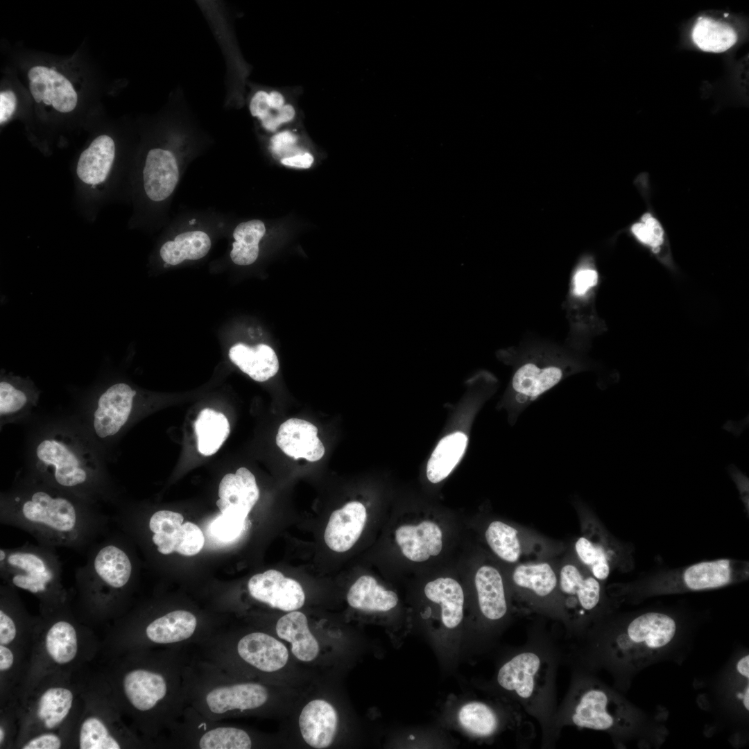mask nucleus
Listing matches in <instances>:
<instances>
[{"label":"nucleus","instance_id":"1","mask_svg":"<svg viewBox=\"0 0 749 749\" xmlns=\"http://www.w3.org/2000/svg\"><path fill=\"white\" fill-rule=\"evenodd\" d=\"M190 647L127 651L117 677L119 704L149 741L166 746L188 705L184 669Z\"/></svg>","mask_w":749,"mask_h":749},{"label":"nucleus","instance_id":"2","mask_svg":"<svg viewBox=\"0 0 749 749\" xmlns=\"http://www.w3.org/2000/svg\"><path fill=\"white\" fill-rule=\"evenodd\" d=\"M1 523L21 529L38 544L76 549L85 548L103 533L102 516L64 493L50 488L22 491L3 501Z\"/></svg>","mask_w":749,"mask_h":749},{"label":"nucleus","instance_id":"3","mask_svg":"<svg viewBox=\"0 0 749 749\" xmlns=\"http://www.w3.org/2000/svg\"><path fill=\"white\" fill-rule=\"evenodd\" d=\"M0 574L8 586L36 596L46 614L61 609L67 601L61 562L55 548L40 544L1 548Z\"/></svg>","mask_w":749,"mask_h":749},{"label":"nucleus","instance_id":"4","mask_svg":"<svg viewBox=\"0 0 749 749\" xmlns=\"http://www.w3.org/2000/svg\"><path fill=\"white\" fill-rule=\"evenodd\" d=\"M553 718L560 725L610 732L625 730L631 724L628 707L620 697L580 674Z\"/></svg>","mask_w":749,"mask_h":749},{"label":"nucleus","instance_id":"5","mask_svg":"<svg viewBox=\"0 0 749 749\" xmlns=\"http://www.w3.org/2000/svg\"><path fill=\"white\" fill-rule=\"evenodd\" d=\"M545 653L537 648L522 651L499 669L497 680L512 693L528 713L548 725L551 705L552 667Z\"/></svg>","mask_w":749,"mask_h":749},{"label":"nucleus","instance_id":"6","mask_svg":"<svg viewBox=\"0 0 749 749\" xmlns=\"http://www.w3.org/2000/svg\"><path fill=\"white\" fill-rule=\"evenodd\" d=\"M37 467L59 488L83 490L96 484L97 465L90 451L71 436L57 433L37 446Z\"/></svg>","mask_w":749,"mask_h":749},{"label":"nucleus","instance_id":"7","mask_svg":"<svg viewBox=\"0 0 749 749\" xmlns=\"http://www.w3.org/2000/svg\"><path fill=\"white\" fill-rule=\"evenodd\" d=\"M132 570L127 553L107 540L94 547L76 573L80 594L95 610L108 609L116 593L128 583Z\"/></svg>","mask_w":749,"mask_h":749},{"label":"nucleus","instance_id":"8","mask_svg":"<svg viewBox=\"0 0 749 749\" xmlns=\"http://www.w3.org/2000/svg\"><path fill=\"white\" fill-rule=\"evenodd\" d=\"M676 631V623L671 616L657 612L644 613L611 638L610 654L621 664L639 666L666 648Z\"/></svg>","mask_w":749,"mask_h":749},{"label":"nucleus","instance_id":"9","mask_svg":"<svg viewBox=\"0 0 749 749\" xmlns=\"http://www.w3.org/2000/svg\"><path fill=\"white\" fill-rule=\"evenodd\" d=\"M212 633L200 628L198 617L192 611L178 608L129 630L121 642L127 651L195 647Z\"/></svg>","mask_w":749,"mask_h":749},{"label":"nucleus","instance_id":"10","mask_svg":"<svg viewBox=\"0 0 749 749\" xmlns=\"http://www.w3.org/2000/svg\"><path fill=\"white\" fill-rule=\"evenodd\" d=\"M166 746L193 749H250V734L244 729L207 718L187 705Z\"/></svg>","mask_w":749,"mask_h":749},{"label":"nucleus","instance_id":"11","mask_svg":"<svg viewBox=\"0 0 749 749\" xmlns=\"http://www.w3.org/2000/svg\"><path fill=\"white\" fill-rule=\"evenodd\" d=\"M558 592L562 613L576 619L595 610L601 599L600 580L572 562L564 563L558 571Z\"/></svg>","mask_w":749,"mask_h":749},{"label":"nucleus","instance_id":"12","mask_svg":"<svg viewBox=\"0 0 749 749\" xmlns=\"http://www.w3.org/2000/svg\"><path fill=\"white\" fill-rule=\"evenodd\" d=\"M512 579L522 597L533 607L545 609L556 603L562 609L558 571L551 563L545 561L520 563L514 569Z\"/></svg>","mask_w":749,"mask_h":749},{"label":"nucleus","instance_id":"13","mask_svg":"<svg viewBox=\"0 0 749 749\" xmlns=\"http://www.w3.org/2000/svg\"><path fill=\"white\" fill-rule=\"evenodd\" d=\"M248 587L252 598L273 608L291 612L304 603L305 594L301 585L275 569L254 575Z\"/></svg>","mask_w":749,"mask_h":749},{"label":"nucleus","instance_id":"14","mask_svg":"<svg viewBox=\"0 0 749 749\" xmlns=\"http://www.w3.org/2000/svg\"><path fill=\"white\" fill-rule=\"evenodd\" d=\"M136 391L125 383L107 388L98 397L93 416L96 435L105 438L117 433L128 421Z\"/></svg>","mask_w":749,"mask_h":749},{"label":"nucleus","instance_id":"15","mask_svg":"<svg viewBox=\"0 0 749 749\" xmlns=\"http://www.w3.org/2000/svg\"><path fill=\"white\" fill-rule=\"evenodd\" d=\"M562 377L563 370L558 365L528 362L519 366L514 373L511 383L513 406L517 415L556 386Z\"/></svg>","mask_w":749,"mask_h":749},{"label":"nucleus","instance_id":"16","mask_svg":"<svg viewBox=\"0 0 749 749\" xmlns=\"http://www.w3.org/2000/svg\"><path fill=\"white\" fill-rule=\"evenodd\" d=\"M318 429L312 423L291 418L283 422L276 436L277 445L288 456L314 462L325 454V447L317 436Z\"/></svg>","mask_w":749,"mask_h":749},{"label":"nucleus","instance_id":"17","mask_svg":"<svg viewBox=\"0 0 749 749\" xmlns=\"http://www.w3.org/2000/svg\"><path fill=\"white\" fill-rule=\"evenodd\" d=\"M366 519V509L359 501L349 502L334 510L325 531L326 544L336 552L348 551L361 536Z\"/></svg>","mask_w":749,"mask_h":749},{"label":"nucleus","instance_id":"18","mask_svg":"<svg viewBox=\"0 0 749 749\" xmlns=\"http://www.w3.org/2000/svg\"><path fill=\"white\" fill-rule=\"evenodd\" d=\"M338 718L334 707L328 702L317 699L307 703L299 717L302 738L310 746L326 748L335 737Z\"/></svg>","mask_w":749,"mask_h":749},{"label":"nucleus","instance_id":"19","mask_svg":"<svg viewBox=\"0 0 749 749\" xmlns=\"http://www.w3.org/2000/svg\"><path fill=\"white\" fill-rule=\"evenodd\" d=\"M143 179L146 193L150 200L158 202L168 198L179 179L178 166L173 154L162 148L149 150Z\"/></svg>","mask_w":749,"mask_h":749},{"label":"nucleus","instance_id":"20","mask_svg":"<svg viewBox=\"0 0 749 749\" xmlns=\"http://www.w3.org/2000/svg\"><path fill=\"white\" fill-rule=\"evenodd\" d=\"M216 505L221 512L230 510L248 517L259 497L255 476L246 467L223 476L218 488Z\"/></svg>","mask_w":749,"mask_h":749},{"label":"nucleus","instance_id":"21","mask_svg":"<svg viewBox=\"0 0 749 749\" xmlns=\"http://www.w3.org/2000/svg\"><path fill=\"white\" fill-rule=\"evenodd\" d=\"M395 540L404 556L413 562H424L438 556L442 547V531L431 521L400 526L395 531Z\"/></svg>","mask_w":749,"mask_h":749},{"label":"nucleus","instance_id":"22","mask_svg":"<svg viewBox=\"0 0 749 749\" xmlns=\"http://www.w3.org/2000/svg\"><path fill=\"white\" fill-rule=\"evenodd\" d=\"M78 737L80 749H119L142 745L132 731L115 730L98 715L87 716L83 720Z\"/></svg>","mask_w":749,"mask_h":749},{"label":"nucleus","instance_id":"23","mask_svg":"<svg viewBox=\"0 0 749 749\" xmlns=\"http://www.w3.org/2000/svg\"><path fill=\"white\" fill-rule=\"evenodd\" d=\"M474 584L482 614L491 621L503 618L508 612V602L499 571L492 566L483 565L476 572Z\"/></svg>","mask_w":749,"mask_h":749},{"label":"nucleus","instance_id":"24","mask_svg":"<svg viewBox=\"0 0 749 749\" xmlns=\"http://www.w3.org/2000/svg\"><path fill=\"white\" fill-rule=\"evenodd\" d=\"M75 695L64 686H52L39 694L33 708V716L43 732L60 727L73 708Z\"/></svg>","mask_w":749,"mask_h":749},{"label":"nucleus","instance_id":"25","mask_svg":"<svg viewBox=\"0 0 749 749\" xmlns=\"http://www.w3.org/2000/svg\"><path fill=\"white\" fill-rule=\"evenodd\" d=\"M115 155L113 139L103 135L96 137L80 155L76 173L85 183L92 185L105 180Z\"/></svg>","mask_w":749,"mask_h":749},{"label":"nucleus","instance_id":"26","mask_svg":"<svg viewBox=\"0 0 749 749\" xmlns=\"http://www.w3.org/2000/svg\"><path fill=\"white\" fill-rule=\"evenodd\" d=\"M229 357L242 372L257 381H267L279 370L275 351L265 344L250 347L237 343L230 349Z\"/></svg>","mask_w":749,"mask_h":749},{"label":"nucleus","instance_id":"27","mask_svg":"<svg viewBox=\"0 0 749 749\" xmlns=\"http://www.w3.org/2000/svg\"><path fill=\"white\" fill-rule=\"evenodd\" d=\"M736 562L719 559L696 563L687 567L682 580L691 590H704L721 587L734 582L739 577Z\"/></svg>","mask_w":749,"mask_h":749},{"label":"nucleus","instance_id":"28","mask_svg":"<svg viewBox=\"0 0 749 749\" xmlns=\"http://www.w3.org/2000/svg\"><path fill=\"white\" fill-rule=\"evenodd\" d=\"M277 636L291 644L292 653L300 660L310 662L319 652V644L311 634L306 616L301 612L291 611L282 616L275 626Z\"/></svg>","mask_w":749,"mask_h":749},{"label":"nucleus","instance_id":"29","mask_svg":"<svg viewBox=\"0 0 749 749\" xmlns=\"http://www.w3.org/2000/svg\"><path fill=\"white\" fill-rule=\"evenodd\" d=\"M44 639L46 654L57 664H69L78 654V630L69 619L53 618L46 627Z\"/></svg>","mask_w":749,"mask_h":749},{"label":"nucleus","instance_id":"30","mask_svg":"<svg viewBox=\"0 0 749 749\" xmlns=\"http://www.w3.org/2000/svg\"><path fill=\"white\" fill-rule=\"evenodd\" d=\"M426 596L440 604L441 618L448 628H456L463 617L464 594L460 585L451 578H439L429 582L424 587Z\"/></svg>","mask_w":749,"mask_h":749},{"label":"nucleus","instance_id":"31","mask_svg":"<svg viewBox=\"0 0 749 749\" xmlns=\"http://www.w3.org/2000/svg\"><path fill=\"white\" fill-rule=\"evenodd\" d=\"M467 436L456 432L442 438L433 450L427 465V476L433 483L447 478L463 457L467 445Z\"/></svg>","mask_w":749,"mask_h":749},{"label":"nucleus","instance_id":"32","mask_svg":"<svg viewBox=\"0 0 749 749\" xmlns=\"http://www.w3.org/2000/svg\"><path fill=\"white\" fill-rule=\"evenodd\" d=\"M347 600L356 609L366 611L386 612L398 603L397 595L379 585L370 576H362L350 588Z\"/></svg>","mask_w":749,"mask_h":749},{"label":"nucleus","instance_id":"33","mask_svg":"<svg viewBox=\"0 0 749 749\" xmlns=\"http://www.w3.org/2000/svg\"><path fill=\"white\" fill-rule=\"evenodd\" d=\"M198 451L204 456L215 454L230 432L227 417L212 408L202 410L194 423Z\"/></svg>","mask_w":749,"mask_h":749},{"label":"nucleus","instance_id":"34","mask_svg":"<svg viewBox=\"0 0 749 749\" xmlns=\"http://www.w3.org/2000/svg\"><path fill=\"white\" fill-rule=\"evenodd\" d=\"M210 248L211 240L205 232L190 231L164 243L160 254L166 264L177 265L186 259L196 260L205 257Z\"/></svg>","mask_w":749,"mask_h":749},{"label":"nucleus","instance_id":"35","mask_svg":"<svg viewBox=\"0 0 749 749\" xmlns=\"http://www.w3.org/2000/svg\"><path fill=\"white\" fill-rule=\"evenodd\" d=\"M691 37L700 49L712 53L724 52L737 40V33L731 26L704 17L698 19Z\"/></svg>","mask_w":749,"mask_h":749},{"label":"nucleus","instance_id":"36","mask_svg":"<svg viewBox=\"0 0 749 749\" xmlns=\"http://www.w3.org/2000/svg\"><path fill=\"white\" fill-rule=\"evenodd\" d=\"M485 537L492 551L503 561L515 563L522 557L523 541L519 532L513 526L501 521L492 522Z\"/></svg>","mask_w":749,"mask_h":749},{"label":"nucleus","instance_id":"37","mask_svg":"<svg viewBox=\"0 0 749 749\" xmlns=\"http://www.w3.org/2000/svg\"><path fill=\"white\" fill-rule=\"evenodd\" d=\"M266 232L264 224L255 219L239 224L234 230L230 257L237 265H250L259 255V243Z\"/></svg>","mask_w":749,"mask_h":749},{"label":"nucleus","instance_id":"38","mask_svg":"<svg viewBox=\"0 0 749 749\" xmlns=\"http://www.w3.org/2000/svg\"><path fill=\"white\" fill-rule=\"evenodd\" d=\"M458 719L467 732L478 737H488L494 734L499 725L495 711L479 701L464 705L459 711Z\"/></svg>","mask_w":749,"mask_h":749},{"label":"nucleus","instance_id":"39","mask_svg":"<svg viewBox=\"0 0 749 749\" xmlns=\"http://www.w3.org/2000/svg\"><path fill=\"white\" fill-rule=\"evenodd\" d=\"M574 549L582 565L596 578L602 581L608 578L610 564L608 556L601 544L580 536L576 540Z\"/></svg>","mask_w":749,"mask_h":749},{"label":"nucleus","instance_id":"40","mask_svg":"<svg viewBox=\"0 0 749 749\" xmlns=\"http://www.w3.org/2000/svg\"><path fill=\"white\" fill-rule=\"evenodd\" d=\"M42 101L47 105H52L60 112H71L76 106L78 96L72 84L56 71L55 67L50 69L47 90Z\"/></svg>","mask_w":749,"mask_h":749},{"label":"nucleus","instance_id":"41","mask_svg":"<svg viewBox=\"0 0 749 749\" xmlns=\"http://www.w3.org/2000/svg\"><path fill=\"white\" fill-rule=\"evenodd\" d=\"M173 551L185 556L198 553L203 547L205 537L201 529L187 522L171 537Z\"/></svg>","mask_w":749,"mask_h":749},{"label":"nucleus","instance_id":"42","mask_svg":"<svg viewBox=\"0 0 749 749\" xmlns=\"http://www.w3.org/2000/svg\"><path fill=\"white\" fill-rule=\"evenodd\" d=\"M28 402L27 393L10 380L0 383V415L1 417L19 413Z\"/></svg>","mask_w":749,"mask_h":749},{"label":"nucleus","instance_id":"43","mask_svg":"<svg viewBox=\"0 0 749 749\" xmlns=\"http://www.w3.org/2000/svg\"><path fill=\"white\" fill-rule=\"evenodd\" d=\"M247 518L231 512L221 513L211 525L212 533L221 541L236 540L246 528Z\"/></svg>","mask_w":749,"mask_h":749},{"label":"nucleus","instance_id":"44","mask_svg":"<svg viewBox=\"0 0 749 749\" xmlns=\"http://www.w3.org/2000/svg\"><path fill=\"white\" fill-rule=\"evenodd\" d=\"M183 520V516L178 513L159 510L150 517L148 526L152 533L172 535L180 528Z\"/></svg>","mask_w":749,"mask_h":749},{"label":"nucleus","instance_id":"45","mask_svg":"<svg viewBox=\"0 0 749 749\" xmlns=\"http://www.w3.org/2000/svg\"><path fill=\"white\" fill-rule=\"evenodd\" d=\"M297 137L290 131H283L274 135L270 139V150L273 155L282 160L302 153L296 146Z\"/></svg>","mask_w":749,"mask_h":749},{"label":"nucleus","instance_id":"46","mask_svg":"<svg viewBox=\"0 0 749 749\" xmlns=\"http://www.w3.org/2000/svg\"><path fill=\"white\" fill-rule=\"evenodd\" d=\"M644 224L642 243L653 248L659 247L664 240V232L660 223L650 214H645L642 217Z\"/></svg>","mask_w":749,"mask_h":749},{"label":"nucleus","instance_id":"47","mask_svg":"<svg viewBox=\"0 0 749 749\" xmlns=\"http://www.w3.org/2000/svg\"><path fill=\"white\" fill-rule=\"evenodd\" d=\"M62 746L60 737L52 731L42 732L26 741L24 749H58Z\"/></svg>","mask_w":749,"mask_h":749},{"label":"nucleus","instance_id":"48","mask_svg":"<svg viewBox=\"0 0 749 749\" xmlns=\"http://www.w3.org/2000/svg\"><path fill=\"white\" fill-rule=\"evenodd\" d=\"M598 274L591 269H585L578 271L574 277V289L576 295H581L591 287L597 284Z\"/></svg>","mask_w":749,"mask_h":749},{"label":"nucleus","instance_id":"49","mask_svg":"<svg viewBox=\"0 0 749 749\" xmlns=\"http://www.w3.org/2000/svg\"><path fill=\"white\" fill-rule=\"evenodd\" d=\"M249 108L253 117L261 121L264 119L272 110L269 103V93L263 90L257 92L250 100Z\"/></svg>","mask_w":749,"mask_h":749},{"label":"nucleus","instance_id":"50","mask_svg":"<svg viewBox=\"0 0 749 749\" xmlns=\"http://www.w3.org/2000/svg\"><path fill=\"white\" fill-rule=\"evenodd\" d=\"M17 105V98L12 91L0 93V123L8 121L13 114Z\"/></svg>","mask_w":749,"mask_h":749},{"label":"nucleus","instance_id":"51","mask_svg":"<svg viewBox=\"0 0 749 749\" xmlns=\"http://www.w3.org/2000/svg\"><path fill=\"white\" fill-rule=\"evenodd\" d=\"M281 162L286 166L307 169L311 166L313 162V157L309 153H302L291 157L284 158Z\"/></svg>","mask_w":749,"mask_h":749},{"label":"nucleus","instance_id":"52","mask_svg":"<svg viewBox=\"0 0 749 749\" xmlns=\"http://www.w3.org/2000/svg\"><path fill=\"white\" fill-rule=\"evenodd\" d=\"M15 662V655L13 651L8 646L4 645H0V671L2 675L3 673L10 670Z\"/></svg>","mask_w":749,"mask_h":749},{"label":"nucleus","instance_id":"53","mask_svg":"<svg viewBox=\"0 0 749 749\" xmlns=\"http://www.w3.org/2000/svg\"><path fill=\"white\" fill-rule=\"evenodd\" d=\"M295 115L294 107L291 104H285L281 108L275 111V118L279 126L293 119Z\"/></svg>","mask_w":749,"mask_h":749},{"label":"nucleus","instance_id":"54","mask_svg":"<svg viewBox=\"0 0 749 749\" xmlns=\"http://www.w3.org/2000/svg\"><path fill=\"white\" fill-rule=\"evenodd\" d=\"M269 103L272 110H277L285 105L284 96L278 91H272L269 93Z\"/></svg>","mask_w":749,"mask_h":749},{"label":"nucleus","instance_id":"55","mask_svg":"<svg viewBox=\"0 0 749 749\" xmlns=\"http://www.w3.org/2000/svg\"><path fill=\"white\" fill-rule=\"evenodd\" d=\"M737 672L743 678L749 679V656L746 655L741 657L736 665Z\"/></svg>","mask_w":749,"mask_h":749},{"label":"nucleus","instance_id":"56","mask_svg":"<svg viewBox=\"0 0 749 749\" xmlns=\"http://www.w3.org/2000/svg\"><path fill=\"white\" fill-rule=\"evenodd\" d=\"M748 693H749L748 684H747V686H746V687L743 689V692L741 695L743 705L745 709L747 711H748V709H749V704H748V702H749L748 696H749V695H748Z\"/></svg>","mask_w":749,"mask_h":749}]
</instances>
